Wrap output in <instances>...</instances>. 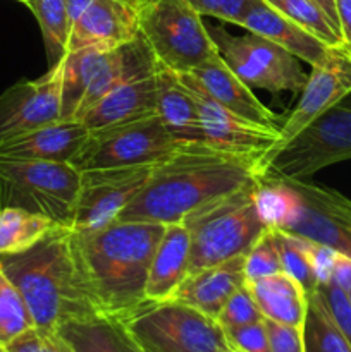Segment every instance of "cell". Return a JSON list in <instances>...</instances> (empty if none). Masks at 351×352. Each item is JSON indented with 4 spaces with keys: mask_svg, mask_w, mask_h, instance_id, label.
Wrapping results in <instances>:
<instances>
[{
    "mask_svg": "<svg viewBox=\"0 0 351 352\" xmlns=\"http://www.w3.org/2000/svg\"><path fill=\"white\" fill-rule=\"evenodd\" d=\"M305 352H351L346 337L334 322L319 292L308 296L305 323H303Z\"/></svg>",
    "mask_w": 351,
    "mask_h": 352,
    "instance_id": "cell-30",
    "label": "cell"
},
{
    "mask_svg": "<svg viewBox=\"0 0 351 352\" xmlns=\"http://www.w3.org/2000/svg\"><path fill=\"white\" fill-rule=\"evenodd\" d=\"M164 223L116 222L71 229V250L83 289L98 315L124 322L147 302V280Z\"/></svg>",
    "mask_w": 351,
    "mask_h": 352,
    "instance_id": "cell-2",
    "label": "cell"
},
{
    "mask_svg": "<svg viewBox=\"0 0 351 352\" xmlns=\"http://www.w3.org/2000/svg\"><path fill=\"white\" fill-rule=\"evenodd\" d=\"M79 120H57L0 144V157L16 160L71 162L88 138Z\"/></svg>",
    "mask_w": 351,
    "mask_h": 352,
    "instance_id": "cell-21",
    "label": "cell"
},
{
    "mask_svg": "<svg viewBox=\"0 0 351 352\" xmlns=\"http://www.w3.org/2000/svg\"><path fill=\"white\" fill-rule=\"evenodd\" d=\"M178 76L191 93L198 107L200 120L205 133V143L220 150L253 155L258 158L264 157L270 148L277 144L281 131L268 129V127L258 126V124L234 116L200 86L195 76L189 72H179Z\"/></svg>",
    "mask_w": 351,
    "mask_h": 352,
    "instance_id": "cell-14",
    "label": "cell"
},
{
    "mask_svg": "<svg viewBox=\"0 0 351 352\" xmlns=\"http://www.w3.org/2000/svg\"><path fill=\"white\" fill-rule=\"evenodd\" d=\"M262 320H264V315H262L260 308L251 296L248 282L244 287H241L240 291L231 296V299L217 316V322L222 329L250 325V323L262 322Z\"/></svg>",
    "mask_w": 351,
    "mask_h": 352,
    "instance_id": "cell-36",
    "label": "cell"
},
{
    "mask_svg": "<svg viewBox=\"0 0 351 352\" xmlns=\"http://www.w3.org/2000/svg\"><path fill=\"white\" fill-rule=\"evenodd\" d=\"M81 172L71 162L0 157V208H21L71 229Z\"/></svg>",
    "mask_w": 351,
    "mask_h": 352,
    "instance_id": "cell-6",
    "label": "cell"
},
{
    "mask_svg": "<svg viewBox=\"0 0 351 352\" xmlns=\"http://www.w3.org/2000/svg\"><path fill=\"white\" fill-rule=\"evenodd\" d=\"M64 60L38 79L16 82L0 95V144L61 120Z\"/></svg>",
    "mask_w": 351,
    "mask_h": 352,
    "instance_id": "cell-13",
    "label": "cell"
},
{
    "mask_svg": "<svg viewBox=\"0 0 351 352\" xmlns=\"http://www.w3.org/2000/svg\"><path fill=\"white\" fill-rule=\"evenodd\" d=\"M320 294V298L326 302L327 309L332 315L334 322L337 323L343 336L346 337L348 344L351 346V302L346 292L334 285L332 282H323L319 284L315 289Z\"/></svg>",
    "mask_w": 351,
    "mask_h": 352,
    "instance_id": "cell-39",
    "label": "cell"
},
{
    "mask_svg": "<svg viewBox=\"0 0 351 352\" xmlns=\"http://www.w3.org/2000/svg\"><path fill=\"white\" fill-rule=\"evenodd\" d=\"M147 0H92L72 21L67 52L89 45L116 48L140 36V9Z\"/></svg>",
    "mask_w": 351,
    "mask_h": 352,
    "instance_id": "cell-16",
    "label": "cell"
},
{
    "mask_svg": "<svg viewBox=\"0 0 351 352\" xmlns=\"http://www.w3.org/2000/svg\"><path fill=\"white\" fill-rule=\"evenodd\" d=\"M145 352H229L219 322L178 299L147 301L124 320Z\"/></svg>",
    "mask_w": 351,
    "mask_h": 352,
    "instance_id": "cell-8",
    "label": "cell"
},
{
    "mask_svg": "<svg viewBox=\"0 0 351 352\" xmlns=\"http://www.w3.org/2000/svg\"><path fill=\"white\" fill-rule=\"evenodd\" d=\"M344 47H346V50H348V54L351 55V45H344Z\"/></svg>",
    "mask_w": 351,
    "mask_h": 352,
    "instance_id": "cell-45",
    "label": "cell"
},
{
    "mask_svg": "<svg viewBox=\"0 0 351 352\" xmlns=\"http://www.w3.org/2000/svg\"><path fill=\"white\" fill-rule=\"evenodd\" d=\"M270 352H305L303 327L286 325L264 318Z\"/></svg>",
    "mask_w": 351,
    "mask_h": 352,
    "instance_id": "cell-41",
    "label": "cell"
},
{
    "mask_svg": "<svg viewBox=\"0 0 351 352\" xmlns=\"http://www.w3.org/2000/svg\"><path fill=\"white\" fill-rule=\"evenodd\" d=\"M158 67L160 65L141 33L134 40L109 50L88 91L85 93L74 120H81V117L110 91L134 79L150 78L158 71Z\"/></svg>",
    "mask_w": 351,
    "mask_h": 352,
    "instance_id": "cell-18",
    "label": "cell"
},
{
    "mask_svg": "<svg viewBox=\"0 0 351 352\" xmlns=\"http://www.w3.org/2000/svg\"><path fill=\"white\" fill-rule=\"evenodd\" d=\"M351 160V93L281 146L258 160L260 179L306 181L322 168Z\"/></svg>",
    "mask_w": 351,
    "mask_h": 352,
    "instance_id": "cell-5",
    "label": "cell"
},
{
    "mask_svg": "<svg viewBox=\"0 0 351 352\" xmlns=\"http://www.w3.org/2000/svg\"><path fill=\"white\" fill-rule=\"evenodd\" d=\"M31 327L34 323L23 296L0 267V346L6 347Z\"/></svg>",
    "mask_w": 351,
    "mask_h": 352,
    "instance_id": "cell-33",
    "label": "cell"
},
{
    "mask_svg": "<svg viewBox=\"0 0 351 352\" xmlns=\"http://www.w3.org/2000/svg\"><path fill=\"white\" fill-rule=\"evenodd\" d=\"M329 282H332L334 285L343 289L346 294L351 292V258L344 256V254H339L336 258V263H334Z\"/></svg>",
    "mask_w": 351,
    "mask_h": 352,
    "instance_id": "cell-42",
    "label": "cell"
},
{
    "mask_svg": "<svg viewBox=\"0 0 351 352\" xmlns=\"http://www.w3.org/2000/svg\"><path fill=\"white\" fill-rule=\"evenodd\" d=\"M246 282L244 254H240L213 267L188 274L172 299L193 306L210 318L217 320L231 296L244 287Z\"/></svg>",
    "mask_w": 351,
    "mask_h": 352,
    "instance_id": "cell-19",
    "label": "cell"
},
{
    "mask_svg": "<svg viewBox=\"0 0 351 352\" xmlns=\"http://www.w3.org/2000/svg\"><path fill=\"white\" fill-rule=\"evenodd\" d=\"M286 182H288L295 191H298L299 195L308 198L310 201L322 206V208L327 210L330 215H334L337 220H341L344 226H348L351 229V199H348L346 196L334 191V189L323 188V186H319V184H312V182H306V181H286Z\"/></svg>",
    "mask_w": 351,
    "mask_h": 352,
    "instance_id": "cell-35",
    "label": "cell"
},
{
    "mask_svg": "<svg viewBox=\"0 0 351 352\" xmlns=\"http://www.w3.org/2000/svg\"><path fill=\"white\" fill-rule=\"evenodd\" d=\"M55 227L58 226L48 217L12 206L0 208V256L30 250Z\"/></svg>",
    "mask_w": 351,
    "mask_h": 352,
    "instance_id": "cell-28",
    "label": "cell"
},
{
    "mask_svg": "<svg viewBox=\"0 0 351 352\" xmlns=\"http://www.w3.org/2000/svg\"><path fill=\"white\" fill-rule=\"evenodd\" d=\"M343 45H351V0H334Z\"/></svg>",
    "mask_w": 351,
    "mask_h": 352,
    "instance_id": "cell-43",
    "label": "cell"
},
{
    "mask_svg": "<svg viewBox=\"0 0 351 352\" xmlns=\"http://www.w3.org/2000/svg\"><path fill=\"white\" fill-rule=\"evenodd\" d=\"M189 274V232L182 222L165 223L147 280V301L172 299Z\"/></svg>",
    "mask_w": 351,
    "mask_h": 352,
    "instance_id": "cell-23",
    "label": "cell"
},
{
    "mask_svg": "<svg viewBox=\"0 0 351 352\" xmlns=\"http://www.w3.org/2000/svg\"><path fill=\"white\" fill-rule=\"evenodd\" d=\"M315 3H319L320 7H322L323 12L327 14V16L330 17V21H332L334 24L337 26V30H339V24H337V16H336V6H334V0H313ZM341 33V31H339Z\"/></svg>",
    "mask_w": 351,
    "mask_h": 352,
    "instance_id": "cell-44",
    "label": "cell"
},
{
    "mask_svg": "<svg viewBox=\"0 0 351 352\" xmlns=\"http://www.w3.org/2000/svg\"><path fill=\"white\" fill-rule=\"evenodd\" d=\"M0 267L21 292L38 329L57 330L69 320L96 313L79 278L69 227H55L30 250L3 254Z\"/></svg>",
    "mask_w": 351,
    "mask_h": 352,
    "instance_id": "cell-3",
    "label": "cell"
},
{
    "mask_svg": "<svg viewBox=\"0 0 351 352\" xmlns=\"http://www.w3.org/2000/svg\"><path fill=\"white\" fill-rule=\"evenodd\" d=\"M348 298H350V302H351V292H348Z\"/></svg>",
    "mask_w": 351,
    "mask_h": 352,
    "instance_id": "cell-47",
    "label": "cell"
},
{
    "mask_svg": "<svg viewBox=\"0 0 351 352\" xmlns=\"http://www.w3.org/2000/svg\"><path fill=\"white\" fill-rule=\"evenodd\" d=\"M157 117V82L150 78L134 79L119 86L95 103L79 122L86 129L100 131Z\"/></svg>",
    "mask_w": 351,
    "mask_h": 352,
    "instance_id": "cell-20",
    "label": "cell"
},
{
    "mask_svg": "<svg viewBox=\"0 0 351 352\" xmlns=\"http://www.w3.org/2000/svg\"><path fill=\"white\" fill-rule=\"evenodd\" d=\"M7 352H72L67 340L58 330H43L31 327L6 346Z\"/></svg>",
    "mask_w": 351,
    "mask_h": 352,
    "instance_id": "cell-37",
    "label": "cell"
},
{
    "mask_svg": "<svg viewBox=\"0 0 351 352\" xmlns=\"http://www.w3.org/2000/svg\"><path fill=\"white\" fill-rule=\"evenodd\" d=\"M260 158L186 143L153 165L150 177L119 213V222L178 223L189 213L260 181Z\"/></svg>",
    "mask_w": 351,
    "mask_h": 352,
    "instance_id": "cell-1",
    "label": "cell"
},
{
    "mask_svg": "<svg viewBox=\"0 0 351 352\" xmlns=\"http://www.w3.org/2000/svg\"><path fill=\"white\" fill-rule=\"evenodd\" d=\"M0 352H7V351H6V347H3V346H0Z\"/></svg>",
    "mask_w": 351,
    "mask_h": 352,
    "instance_id": "cell-46",
    "label": "cell"
},
{
    "mask_svg": "<svg viewBox=\"0 0 351 352\" xmlns=\"http://www.w3.org/2000/svg\"><path fill=\"white\" fill-rule=\"evenodd\" d=\"M157 117L174 140L181 143H205L202 120L195 98L179 76L165 67L155 72Z\"/></svg>",
    "mask_w": 351,
    "mask_h": 352,
    "instance_id": "cell-24",
    "label": "cell"
},
{
    "mask_svg": "<svg viewBox=\"0 0 351 352\" xmlns=\"http://www.w3.org/2000/svg\"><path fill=\"white\" fill-rule=\"evenodd\" d=\"M33 12L43 34L45 50L50 67H55L67 55L72 21L67 0H24Z\"/></svg>",
    "mask_w": 351,
    "mask_h": 352,
    "instance_id": "cell-29",
    "label": "cell"
},
{
    "mask_svg": "<svg viewBox=\"0 0 351 352\" xmlns=\"http://www.w3.org/2000/svg\"><path fill=\"white\" fill-rule=\"evenodd\" d=\"M209 33L227 67L250 88L298 93L305 86L308 76L299 58L274 41L255 33L236 36L224 26L209 28Z\"/></svg>",
    "mask_w": 351,
    "mask_h": 352,
    "instance_id": "cell-9",
    "label": "cell"
},
{
    "mask_svg": "<svg viewBox=\"0 0 351 352\" xmlns=\"http://www.w3.org/2000/svg\"><path fill=\"white\" fill-rule=\"evenodd\" d=\"M244 270H246L248 282L282 272L277 243H275L272 227L265 230L258 237L257 243L251 246V250L244 254Z\"/></svg>",
    "mask_w": 351,
    "mask_h": 352,
    "instance_id": "cell-34",
    "label": "cell"
},
{
    "mask_svg": "<svg viewBox=\"0 0 351 352\" xmlns=\"http://www.w3.org/2000/svg\"><path fill=\"white\" fill-rule=\"evenodd\" d=\"M112 48L102 45H89L67 52L64 57L61 88V120H74L85 93L88 91L100 65Z\"/></svg>",
    "mask_w": 351,
    "mask_h": 352,
    "instance_id": "cell-27",
    "label": "cell"
},
{
    "mask_svg": "<svg viewBox=\"0 0 351 352\" xmlns=\"http://www.w3.org/2000/svg\"><path fill=\"white\" fill-rule=\"evenodd\" d=\"M260 196L265 217L272 227L323 244L351 258V229L327 210L310 201L286 181L260 179Z\"/></svg>",
    "mask_w": 351,
    "mask_h": 352,
    "instance_id": "cell-11",
    "label": "cell"
},
{
    "mask_svg": "<svg viewBox=\"0 0 351 352\" xmlns=\"http://www.w3.org/2000/svg\"><path fill=\"white\" fill-rule=\"evenodd\" d=\"M200 16L217 17L231 24H240L257 0H188Z\"/></svg>",
    "mask_w": 351,
    "mask_h": 352,
    "instance_id": "cell-40",
    "label": "cell"
},
{
    "mask_svg": "<svg viewBox=\"0 0 351 352\" xmlns=\"http://www.w3.org/2000/svg\"><path fill=\"white\" fill-rule=\"evenodd\" d=\"M189 274L246 254L270 229L262 206L260 181L189 213Z\"/></svg>",
    "mask_w": 351,
    "mask_h": 352,
    "instance_id": "cell-4",
    "label": "cell"
},
{
    "mask_svg": "<svg viewBox=\"0 0 351 352\" xmlns=\"http://www.w3.org/2000/svg\"><path fill=\"white\" fill-rule=\"evenodd\" d=\"M265 2L284 14L286 17L295 21L303 30L312 33L313 36L322 40L329 47L343 45V38H341L337 26L323 12L322 7L313 0H265Z\"/></svg>",
    "mask_w": 351,
    "mask_h": 352,
    "instance_id": "cell-31",
    "label": "cell"
},
{
    "mask_svg": "<svg viewBox=\"0 0 351 352\" xmlns=\"http://www.w3.org/2000/svg\"><path fill=\"white\" fill-rule=\"evenodd\" d=\"M57 330L72 352H145L127 332L124 322L96 313L69 320Z\"/></svg>",
    "mask_w": 351,
    "mask_h": 352,
    "instance_id": "cell-26",
    "label": "cell"
},
{
    "mask_svg": "<svg viewBox=\"0 0 351 352\" xmlns=\"http://www.w3.org/2000/svg\"><path fill=\"white\" fill-rule=\"evenodd\" d=\"M237 26L274 41L312 67L326 57L330 48L265 0H257Z\"/></svg>",
    "mask_w": 351,
    "mask_h": 352,
    "instance_id": "cell-22",
    "label": "cell"
},
{
    "mask_svg": "<svg viewBox=\"0 0 351 352\" xmlns=\"http://www.w3.org/2000/svg\"><path fill=\"white\" fill-rule=\"evenodd\" d=\"M140 33L158 65L178 74L219 55L203 16L188 0H147L140 9Z\"/></svg>",
    "mask_w": 351,
    "mask_h": 352,
    "instance_id": "cell-7",
    "label": "cell"
},
{
    "mask_svg": "<svg viewBox=\"0 0 351 352\" xmlns=\"http://www.w3.org/2000/svg\"><path fill=\"white\" fill-rule=\"evenodd\" d=\"M184 143L171 136L158 117L92 131L71 164L83 170L155 165Z\"/></svg>",
    "mask_w": 351,
    "mask_h": 352,
    "instance_id": "cell-10",
    "label": "cell"
},
{
    "mask_svg": "<svg viewBox=\"0 0 351 352\" xmlns=\"http://www.w3.org/2000/svg\"><path fill=\"white\" fill-rule=\"evenodd\" d=\"M224 333L234 352H270L264 320L250 325L224 329Z\"/></svg>",
    "mask_w": 351,
    "mask_h": 352,
    "instance_id": "cell-38",
    "label": "cell"
},
{
    "mask_svg": "<svg viewBox=\"0 0 351 352\" xmlns=\"http://www.w3.org/2000/svg\"><path fill=\"white\" fill-rule=\"evenodd\" d=\"M19 2H23V3H24V0H19Z\"/></svg>",
    "mask_w": 351,
    "mask_h": 352,
    "instance_id": "cell-48",
    "label": "cell"
},
{
    "mask_svg": "<svg viewBox=\"0 0 351 352\" xmlns=\"http://www.w3.org/2000/svg\"><path fill=\"white\" fill-rule=\"evenodd\" d=\"M153 165L83 170L72 230H92L116 222L127 203L140 192Z\"/></svg>",
    "mask_w": 351,
    "mask_h": 352,
    "instance_id": "cell-12",
    "label": "cell"
},
{
    "mask_svg": "<svg viewBox=\"0 0 351 352\" xmlns=\"http://www.w3.org/2000/svg\"><path fill=\"white\" fill-rule=\"evenodd\" d=\"M272 229H274V237L277 243L282 272L298 280L310 296L312 292H315L317 285H319L312 253H310V241L284 232L277 227H272Z\"/></svg>",
    "mask_w": 351,
    "mask_h": 352,
    "instance_id": "cell-32",
    "label": "cell"
},
{
    "mask_svg": "<svg viewBox=\"0 0 351 352\" xmlns=\"http://www.w3.org/2000/svg\"><path fill=\"white\" fill-rule=\"evenodd\" d=\"M296 109L284 119L281 136L275 146L288 143L312 120L334 105L343 102L351 93V55L346 47H330L326 57L312 67L306 78ZM274 146V148H275Z\"/></svg>",
    "mask_w": 351,
    "mask_h": 352,
    "instance_id": "cell-15",
    "label": "cell"
},
{
    "mask_svg": "<svg viewBox=\"0 0 351 352\" xmlns=\"http://www.w3.org/2000/svg\"><path fill=\"white\" fill-rule=\"evenodd\" d=\"M251 296L264 318L303 327L308 309V292L286 272L248 282Z\"/></svg>",
    "mask_w": 351,
    "mask_h": 352,
    "instance_id": "cell-25",
    "label": "cell"
},
{
    "mask_svg": "<svg viewBox=\"0 0 351 352\" xmlns=\"http://www.w3.org/2000/svg\"><path fill=\"white\" fill-rule=\"evenodd\" d=\"M229 352H234V351H229Z\"/></svg>",
    "mask_w": 351,
    "mask_h": 352,
    "instance_id": "cell-49",
    "label": "cell"
},
{
    "mask_svg": "<svg viewBox=\"0 0 351 352\" xmlns=\"http://www.w3.org/2000/svg\"><path fill=\"white\" fill-rule=\"evenodd\" d=\"M189 74L195 76L203 89L215 100L217 103L233 112L234 116L244 120L268 127V129L281 131L284 124V117L272 112L265 107L257 96L251 93L250 86L244 85L222 60L220 55H215L212 60L206 62L202 67L195 69Z\"/></svg>",
    "mask_w": 351,
    "mask_h": 352,
    "instance_id": "cell-17",
    "label": "cell"
}]
</instances>
